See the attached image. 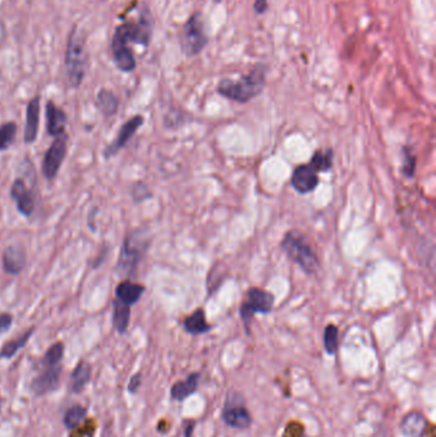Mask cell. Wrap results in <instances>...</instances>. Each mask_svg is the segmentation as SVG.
<instances>
[{
	"mask_svg": "<svg viewBox=\"0 0 436 437\" xmlns=\"http://www.w3.org/2000/svg\"><path fill=\"white\" fill-rule=\"evenodd\" d=\"M265 82L266 71L259 65L239 80L221 81L218 85V92L223 98L246 104L263 92Z\"/></svg>",
	"mask_w": 436,
	"mask_h": 437,
	"instance_id": "obj_1",
	"label": "cell"
},
{
	"mask_svg": "<svg viewBox=\"0 0 436 437\" xmlns=\"http://www.w3.org/2000/svg\"><path fill=\"white\" fill-rule=\"evenodd\" d=\"M151 239L147 237L145 231H132L126 234L122 242L119 252L117 270L126 277H133L142 259H145L146 252L150 246Z\"/></svg>",
	"mask_w": 436,
	"mask_h": 437,
	"instance_id": "obj_2",
	"label": "cell"
},
{
	"mask_svg": "<svg viewBox=\"0 0 436 437\" xmlns=\"http://www.w3.org/2000/svg\"><path fill=\"white\" fill-rule=\"evenodd\" d=\"M87 70V52L86 41L78 28H72L68 39L65 53V71L71 86L77 89L81 86L82 81Z\"/></svg>",
	"mask_w": 436,
	"mask_h": 437,
	"instance_id": "obj_3",
	"label": "cell"
},
{
	"mask_svg": "<svg viewBox=\"0 0 436 437\" xmlns=\"http://www.w3.org/2000/svg\"><path fill=\"white\" fill-rule=\"evenodd\" d=\"M281 247L287 257L297 264L303 270V273H306L307 275H314L318 273L320 268L318 255L305 239V237L297 231L287 233L283 238Z\"/></svg>",
	"mask_w": 436,
	"mask_h": 437,
	"instance_id": "obj_4",
	"label": "cell"
},
{
	"mask_svg": "<svg viewBox=\"0 0 436 437\" xmlns=\"http://www.w3.org/2000/svg\"><path fill=\"white\" fill-rule=\"evenodd\" d=\"M181 46L183 53L187 56H195L200 54L208 45V35L205 32L204 22L199 13L192 14L184 23L181 32Z\"/></svg>",
	"mask_w": 436,
	"mask_h": 437,
	"instance_id": "obj_5",
	"label": "cell"
},
{
	"mask_svg": "<svg viewBox=\"0 0 436 437\" xmlns=\"http://www.w3.org/2000/svg\"><path fill=\"white\" fill-rule=\"evenodd\" d=\"M68 151V134L58 136L50 143L49 149L46 150L41 162V173L47 182H52L56 178L58 173L61 171L65 155Z\"/></svg>",
	"mask_w": 436,
	"mask_h": 437,
	"instance_id": "obj_6",
	"label": "cell"
},
{
	"mask_svg": "<svg viewBox=\"0 0 436 437\" xmlns=\"http://www.w3.org/2000/svg\"><path fill=\"white\" fill-rule=\"evenodd\" d=\"M274 295L260 288H251L247 292V302L241 304L239 316L246 326L254 319L256 313L270 312L273 310Z\"/></svg>",
	"mask_w": 436,
	"mask_h": 437,
	"instance_id": "obj_7",
	"label": "cell"
},
{
	"mask_svg": "<svg viewBox=\"0 0 436 437\" xmlns=\"http://www.w3.org/2000/svg\"><path fill=\"white\" fill-rule=\"evenodd\" d=\"M145 123V118L142 116H133L131 119H128L124 125H122L120 129L117 134V137L104 149L102 156L105 160H110L114 158L120 150H123L127 143L132 140V137L137 134L140 127Z\"/></svg>",
	"mask_w": 436,
	"mask_h": 437,
	"instance_id": "obj_8",
	"label": "cell"
},
{
	"mask_svg": "<svg viewBox=\"0 0 436 437\" xmlns=\"http://www.w3.org/2000/svg\"><path fill=\"white\" fill-rule=\"evenodd\" d=\"M117 35L124 39L127 43H135L138 45H146L150 43L151 34H153V22L149 14H144L140 18L138 22L123 23L116 30Z\"/></svg>",
	"mask_w": 436,
	"mask_h": 437,
	"instance_id": "obj_9",
	"label": "cell"
},
{
	"mask_svg": "<svg viewBox=\"0 0 436 437\" xmlns=\"http://www.w3.org/2000/svg\"><path fill=\"white\" fill-rule=\"evenodd\" d=\"M239 398H228L227 403L221 412V420L228 427L236 429H250L252 425V416L246 408L243 403L239 402Z\"/></svg>",
	"mask_w": 436,
	"mask_h": 437,
	"instance_id": "obj_10",
	"label": "cell"
},
{
	"mask_svg": "<svg viewBox=\"0 0 436 437\" xmlns=\"http://www.w3.org/2000/svg\"><path fill=\"white\" fill-rule=\"evenodd\" d=\"M10 198L16 204V207L21 215L25 217H30L34 214L36 201L32 189L28 187L26 180L23 178L14 179V182L10 186Z\"/></svg>",
	"mask_w": 436,
	"mask_h": 437,
	"instance_id": "obj_11",
	"label": "cell"
},
{
	"mask_svg": "<svg viewBox=\"0 0 436 437\" xmlns=\"http://www.w3.org/2000/svg\"><path fill=\"white\" fill-rule=\"evenodd\" d=\"M62 365L53 367H41V372L32 380L31 390L37 396H44L53 393L61 384Z\"/></svg>",
	"mask_w": 436,
	"mask_h": 437,
	"instance_id": "obj_12",
	"label": "cell"
},
{
	"mask_svg": "<svg viewBox=\"0 0 436 437\" xmlns=\"http://www.w3.org/2000/svg\"><path fill=\"white\" fill-rule=\"evenodd\" d=\"M26 262H28L26 251L19 243L10 244L3 252V257H1L3 270L8 275H13V277L19 275L26 266Z\"/></svg>",
	"mask_w": 436,
	"mask_h": 437,
	"instance_id": "obj_13",
	"label": "cell"
},
{
	"mask_svg": "<svg viewBox=\"0 0 436 437\" xmlns=\"http://www.w3.org/2000/svg\"><path fill=\"white\" fill-rule=\"evenodd\" d=\"M292 186L302 195L312 192L318 184V173L309 164H302L293 170Z\"/></svg>",
	"mask_w": 436,
	"mask_h": 437,
	"instance_id": "obj_14",
	"label": "cell"
},
{
	"mask_svg": "<svg viewBox=\"0 0 436 437\" xmlns=\"http://www.w3.org/2000/svg\"><path fill=\"white\" fill-rule=\"evenodd\" d=\"M111 50H113V59L118 70L129 73L136 68V59L132 50L128 47L127 41L116 34L111 40Z\"/></svg>",
	"mask_w": 436,
	"mask_h": 437,
	"instance_id": "obj_15",
	"label": "cell"
},
{
	"mask_svg": "<svg viewBox=\"0 0 436 437\" xmlns=\"http://www.w3.org/2000/svg\"><path fill=\"white\" fill-rule=\"evenodd\" d=\"M40 125V96H35L28 101L26 109V127L23 132V141L32 145L36 141Z\"/></svg>",
	"mask_w": 436,
	"mask_h": 437,
	"instance_id": "obj_16",
	"label": "cell"
},
{
	"mask_svg": "<svg viewBox=\"0 0 436 437\" xmlns=\"http://www.w3.org/2000/svg\"><path fill=\"white\" fill-rule=\"evenodd\" d=\"M67 114L63 109L56 107L53 101L46 104V131L50 137H58L65 134Z\"/></svg>",
	"mask_w": 436,
	"mask_h": 437,
	"instance_id": "obj_17",
	"label": "cell"
},
{
	"mask_svg": "<svg viewBox=\"0 0 436 437\" xmlns=\"http://www.w3.org/2000/svg\"><path fill=\"white\" fill-rule=\"evenodd\" d=\"M426 417L419 412L407 413L400 422V431L406 437H425L427 432Z\"/></svg>",
	"mask_w": 436,
	"mask_h": 437,
	"instance_id": "obj_18",
	"label": "cell"
},
{
	"mask_svg": "<svg viewBox=\"0 0 436 437\" xmlns=\"http://www.w3.org/2000/svg\"><path fill=\"white\" fill-rule=\"evenodd\" d=\"M145 286L131 280L120 281L116 288V299L126 306H135L145 293Z\"/></svg>",
	"mask_w": 436,
	"mask_h": 437,
	"instance_id": "obj_19",
	"label": "cell"
},
{
	"mask_svg": "<svg viewBox=\"0 0 436 437\" xmlns=\"http://www.w3.org/2000/svg\"><path fill=\"white\" fill-rule=\"evenodd\" d=\"M201 375L199 372H193L187 376L184 380H179L173 384L171 389V396L175 402H184L187 398L197 392L200 385Z\"/></svg>",
	"mask_w": 436,
	"mask_h": 437,
	"instance_id": "obj_20",
	"label": "cell"
},
{
	"mask_svg": "<svg viewBox=\"0 0 436 437\" xmlns=\"http://www.w3.org/2000/svg\"><path fill=\"white\" fill-rule=\"evenodd\" d=\"M91 365L87 361H80L73 370L69 379V390L74 394H80L90 383L91 379Z\"/></svg>",
	"mask_w": 436,
	"mask_h": 437,
	"instance_id": "obj_21",
	"label": "cell"
},
{
	"mask_svg": "<svg viewBox=\"0 0 436 437\" xmlns=\"http://www.w3.org/2000/svg\"><path fill=\"white\" fill-rule=\"evenodd\" d=\"M183 329L191 335H201L209 332L211 326L206 321V315L202 308H197L195 312L187 316L183 321Z\"/></svg>",
	"mask_w": 436,
	"mask_h": 437,
	"instance_id": "obj_22",
	"label": "cell"
},
{
	"mask_svg": "<svg viewBox=\"0 0 436 437\" xmlns=\"http://www.w3.org/2000/svg\"><path fill=\"white\" fill-rule=\"evenodd\" d=\"M96 105L105 118L116 116L119 107L118 96L110 89H101L96 96Z\"/></svg>",
	"mask_w": 436,
	"mask_h": 437,
	"instance_id": "obj_23",
	"label": "cell"
},
{
	"mask_svg": "<svg viewBox=\"0 0 436 437\" xmlns=\"http://www.w3.org/2000/svg\"><path fill=\"white\" fill-rule=\"evenodd\" d=\"M131 308L132 307L126 306L114 298V301H113V326L120 335L127 332L129 321H131Z\"/></svg>",
	"mask_w": 436,
	"mask_h": 437,
	"instance_id": "obj_24",
	"label": "cell"
},
{
	"mask_svg": "<svg viewBox=\"0 0 436 437\" xmlns=\"http://www.w3.org/2000/svg\"><path fill=\"white\" fill-rule=\"evenodd\" d=\"M34 332H35V328H30L17 338L8 340L0 349V359H10L14 357L19 350L28 344V340L34 335Z\"/></svg>",
	"mask_w": 436,
	"mask_h": 437,
	"instance_id": "obj_25",
	"label": "cell"
},
{
	"mask_svg": "<svg viewBox=\"0 0 436 437\" xmlns=\"http://www.w3.org/2000/svg\"><path fill=\"white\" fill-rule=\"evenodd\" d=\"M86 414H87V409L83 405H80V404L73 405L64 413V427L69 431L77 429L83 422V420L86 418Z\"/></svg>",
	"mask_w": 436,
	"mask_h": 437,
	"instance_id": "obj_26",
	"label": "cell"
},
{
	"mask_svg": "<svg viewBox=\"0 0 436 437\" xmlns=\"http://www.w3.org/2000/svg\"><path fill=\"white\" fill-rule=\"evenodd\" d=\"M333 158H334V153L333 150L327 149V150H318L312 155V159L309 161V164L316 170L318 173L321 171H329V170L333 168Z\"/></svg>",
	"mask_w": 436,
	"mask_h": 437,
	"instance_id": "obj_27",
	"label": "cell"
},
{
	"mask_svg": "<svg viewBox=\"0 0 436 437\" xmlns=\"http://www.w3.org/2000/svg\"><path fill=\"white\" fill-rule=\"evenodd\" d=\"M324 349L329 356H336L339 348V329L334 323H329L323 335Z\"/></svg>",
	"mask_w": 436,
	"mask_h": 437,
	"instance_id": "obj_28",
	"label": "cell"
},
{
	"mask_svg": "<svg viewBox=\"0 0 436 437\" xmlns=\"http://www.w3.org/2000/svg\"><path fill=\"white\" fill-rule=\"evenodd\" d=\"M64 357V344L58 341L50 345L41 359V367H53L62 365Z\"/></svg>",
	"mask_w": 436,
	"mask_h": 437,
	"instance_id": "obj_29",
	"label": "cell"
},
{
	"mask_svg": "<svg viewBox=\"0 0 436 437\" xmlns=\"http://www.w3.org/2000/svg\"><path fill=\"white\" fill-rule=\"evenodd\" d=\"M17 136V123L6 122L0 125V152L7 151Z\"/></svg>",
	"mask_w": 436,
	"mask_h": 437,
	"instance_id": "obj_30",
	"label": "cell"
},
{
	"mask_svg": "<svg viewBox=\"0 0 436 437\" xmlns=\"http://www.w3.org/2000/svg\"><path fill=\"white\" fill-rule=\"evenodd\" d=\"M416 171V156L409 147H403V173L407 178H412Z\"/></svg>",
	"mask_w": 436,
	"mask_h": 437,
	"instance_id": "obj_31",
	"label": "cell"
},
{
	"mask_svg": "<svg viewBox=\"0 0 436 437\" xmlns=\"http://www.w3.org/2000/svg\"><path fill=\"white\" fill-rule=\"evenodd\" d=\"M151 196H153V193L150 192L149 187L144 184L142 182H137L136 184L132 187V198H133V201L136 204L144 202Z\"/></svg>",
	"mask_w": 436,
	"mask_h": 437,
	"instance_id": "obj_32",
	"label": "cell"
},
{
	"mask_svg": "<svg viewBox=\"0 0 436 437\" xmlns=\"http://www.w3.org/2000/svg\"><path fill=\"white\" fill-rule=\"evenodd\" d=\"M303 432H305V429H303V426L301 423H298V422H291L287 426V429H285L284 437H302L303 436Z\"/></svg>",
	"mask_w": 436,
	"mask_h": 437,
	"instance_id": "obj_33",
	"label": "cell"
},
{
	"mask_svg": "<svg viewBox=\"0 0 436 437\" xmlns=\"http://www.w3.org/2000/svg\"><path fill=\"white\" fill-rule=\"evenodd\" d=\"M12 323H13V316H12V313H0V334H1V332H7V331L10 330Z\"/></svg>",
	"mask_w": 436,
	"mask_h": 437,
	"instance_id": "obj_34",
	"label": "cell"
},
{
	"mask_svg": "<svg viewBox=\"0 0 436 437\" xmlns=\"http://www.w3.org/2000/svg\"><path fill=\"white\" fill-rule=\"evenodd\" d=\"M141 384H142V376H141V374H136V375L132 376L129 383H128V392L131 394L137 393Z\"/></svg>",
	"mask_w": 436,
	"mask_h": 437,
	"instance_id": "obj_35",
	"label": "cell"
},
{
	"mask_svg": "<svg viewBox=\"0 0 436 437\" xmlns=\"http://www.w3.org/2000/svg\"><path fill=\"white\" fill-rule=\"evenodd\" d=\"M195 426H196V420H186L183 422V436L182 437H192L193 435V431H195Z\"/></svg>",
	"mask_w": 436,
	"mask_h": 437,
	"instance_id": "obj_36",
	"label": "cell"
},
{
	"mask_svg": "<svg viewBox=\"0 0 436 437\" xmlns=\"http://www.w3.org/2000/svg\"><path fill=\"white\" fill-rule=\"evenodd\" d=\"M108 253H109V250H108V248H102V250L100 251V255H99L98 257H95V259H94V262H92V268H95V270H96V268H100L101 265H102V262H104L105 259H107Z\"/></svg>",
	"mask_w": 436,
	"mask_h": 437,
	"instance_id": "obj_37",
	"label": "cell"
},
{
	"mask_svg": "<svg viewBox=\"0 0 436 437\" xmlns=\"http://www.w3.org/2000/svg\"><path fill=\"white\" fill-rule=\"evenodd\" d=\"M254 9L256 14H263L268 9V0H254Z\"/></svg>",
	"mask_w": 436,
	"mask_h": 437,
	"instance_id": "obj_38",
	"label": "cell"
},
{
	"mask_svg": "<svg viewBox=\"0 0 436 437\" xmlns=\"http://www.w3.org/2000/svg\"><path fill=\"white\" fill-rule=\"evenodd\" d=\"M0 413H1V401H0Z\"/></svg>",
	"mask_w": 436,
	"mask_h": 437,
	"instance_id": "obj_39",
	"label": "cell"
}]
</instances>
